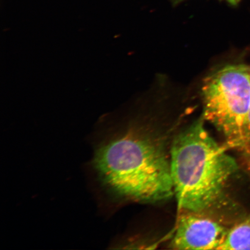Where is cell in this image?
<instances>
[{"label": "cell", "mask_w": 250, "mask_h": 250, "mask_svg": "<svg viewBox=\"0 0 250 250\" xmlns=\"http://www.w3.org/2000/svg\"><path fill=\"white\" fill-rule=\"evenodd\" d=\"M202 117L174 140L171 170L180 211L208 215L228 204L227 186L237 165L206 130Z\"/></svg>", "instance_id": "obj_1"}, {"label": "cell", "mask_w": 250, "mask_h": 250, "mask_svg": "<svg viewBox=\"0 0 250 250\" xmlns=\"http://www.w3.org/2000/svg\"><path fill=\"white\" fill-rule=\"evenodd\" d=\"M93 165L102 183L125 198L155 203L174 194L163 146L134 130L105 136L96 149Z\"/></svg>", "instance_id": "obj_2"}, {"label": "cell", "mask_w": 250, "mask_h": 250, "mask_svg": "<svg viewBox=\"0 0 250 250\" xmlns=\"http://www.w3.org/2000/svg\"><path fill=\"white\" fill-rule=\"evenodd\" d=\"M203 115L226 139L228 147L242 148L250 109V66L224 65L205 78Z\"/></svg>", "instance_id": "obj_3"}, {"label": "cell", "mask_w": 250, "mask_h": 250, "mask_svg": "<svg viewBox=\"0 0 250 250\" xmlns=\"http://www.w3.org/2000/svg\"><path fill=\"white\" fill-rule=\"evenodd\" d=\"M171 248L176 250H218L228 228L208 214L185 211L180 215Z\"/></svg>", "instance_id": "obj_4"}, {"label": "cell", "mask_w": 250, "mask_h": 250, "mask_svg": "<svg viewBox=\"0 0 250 250\" xmlns=\"http://www.w3.org/2000/svg\"><path fill=\"white\" fill-rule=\"evenodd\" d=\"M218 250H250V215L228 229Z\"/></svg>", "instance_id": "obj_5"}, {"label": "cell", "mask_w": 250, "mask_h": 250, "mask_svg": "<svg viewBox=\"0 0 250 250\" xmlns=\"http://www.w3.org/2000/svg\"><path fill=\"white\" fill-rule=\"evenodd\" d=\"M250 147V109L249 111L248 124L246 129L245 139L242 148Z\"/></svg>", "instance_id": "obj_6"}, {"label": "cell", "mask_w": 250, "mask_h": 250, "mask_svg": "<svg viewBox=\"0 0 250 250\" xmlns=\"http://www.w3.org/2000/svg\"><path fill=\"white\" fill-rule=\"evenodd\" d=\"M226 1L231 5H237L239 4L242 0H226Z\"/></svg>", "instance_id": "obj_7"}]
</instances>
